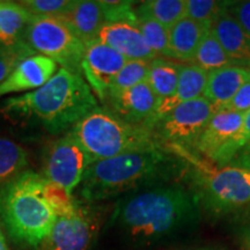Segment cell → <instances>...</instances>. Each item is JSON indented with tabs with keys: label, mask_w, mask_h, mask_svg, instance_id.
I'll return each instance as SVG.
<instances>
[{
	"label": "cell",
	"mask_w": 250,
	"mask_h": 250,
	"mask_svg": "<svg viewBox=\"0 0 250 250\" xmlns=\"http://www.w3.org/2000/svg\"><path fill=\"white\" fill-rule=\"evenodd\" d=\"M199 201L180 187L155 188L126 199L117 221L134 241L151 243L176 235L198 219Z\"/></svg>",
	"instance_id": "cell-1"
},
{
	"label": "cell",
	"mask_w": 250,
	"mask_h": 250,
	"mask_svg": "<svg viewBox=\"0 0 250 250\" xmlns=\"http://www.w3.org/2000/svg\"><path fill=\"white\" fill-rule=\"evenodd\" d=\"M96 108L98 102L83 74L72 73L61 67L40 88L6 100L1 111L34 117L49 132L59 133L76 125Z\"/></svg>",
	"instance_id": "cell-2"
},
{
	"label": "cell",
	"mask_w": 250,
	"mask_h": 250,
	"mask_svg": "<svg viewBox=\"0 0 250 250\" xmlns=\"http://www.w3.org/2000/svg\"><path fill=\"white\" fill-rule=\"evenodd\" d=\"M177 161L164 148L121 154L94 161L81 181L80 193L87 201H101L154 182L176 169Z\"/></svg>",
	"instance_id": "cell-3"
},
{
	"label": "cell",
	"mask_w": 250,
	"mask_h": 250,
	"mask_svg": "<svg viewBox=\"0 0 250 250\" xmlns=\"http://www.w3.org/2000/svg\"><path fill=\"white\" fill-rule=\"evenodd\" d=\"M44 177L24 171L0 189V218L15 242L37 248L48 239L57 215L45 201Z\"/></svg>",
	"instance_id": "cell-4"
},
{
	"label": "cell",
	"mask_w": 250,
	"mask_h": 250,
	"mask_svg": "<svg viewBox=\"0 0 250 250\" xmlns=\"http://www.w3.org/2000/svg\"><path fill=\"white\" fill-rule=\"evenodd\" d=\"M72 133L93 162L125 153L162 148V140L148 127L127 123L107 108H96L74 125Z\"/></svg>",
	"instance_id": "cell-5"
},
{
	"label": "cell",
	"mask_w": 250,
	"mask_h": 250,
	"mask_svg": "<svg viewBox=\"0 0 250 250\" xmlns=\"http://www.w3.org/2000/svg\"><path fill=\"white\" fill-rule=\"evenodd\" d=\"M26 43L35 52L55 61L62 68L83 74L86 45L62 19L34 17L26 33Z\"/></svg>",
	"instance_id": "cell-6"
},
{
	"label": "cell",
	"mask_w": 250,
	"mask_h": 250,
	"mask_svg": "<svg viewBox=\"0 0 250 250\" xmlns=\"http://www.w3.org/2000/svg\"><path fill=\"white\" fill-rule=\"evenodd\" d=\"M197 198L213 212H228L250 204V171L226 167L201 177Z\"/></svg>",
	"instance_id": "cell-7"
},
{
	"label": "cell",
	"mask_w": 250,
	"mask_h": 250,
	"mask_svg": "<svg viewBox=\"0 0 250 250\" xmlns=\"http://www.w3.org/2000/svg\"><path fill=\"white\" fill-rule=\"evenodd\" d=\"M243 115L245 112L217 111L193 146L218 166L226 167L243 147L241 139Z\"/></svg>",
	"instance_id": "cell-8"
},
{
	"label": "cell",
	"mask_w": 250,
	"mask_h": 250,
	"mask_svg": "<svg viewBox=\"0 0 250 250\" xmlns=\"http://www.w3.org/2000/svg\"><path fill=\"white\" fill-rule=\"evenodd\" d=\"M215 112L214 105L204 96H201L175 107L156 123L154 131L162 143L195 145Z\"/></svg>",
	"instance_id": "cell-9"
},
{
	"label": "cell",
	"mask_w": 250,
	"mask_h": 250,
	"mask_svg": "<svg viewBox=\"0 0 250 250\" xmlns=\"http://www.w3.org/2000/svg\"><path fill=\"white\" fill-rule=\"evenodd\" d=\"M92 158L73 133L51 144L44 156V179L61 184L72 193L83 181Z\"/></svg>",
	"instance_id": "cell-10"
},
{
	"label": "cell",
	"mask_w": 250,
	"mask_h": 250,
	"mask_svg": "<svg viewBox=\"0 0 250 250\" xmlns=\"http://www.w3.org/2000/svg\"><path fill=\"white\" fill-rule=\"evenodd\" d=\"M127 59L110 46L95 40L86 46L81 70L93 92L104 102L112 81Z\"/></svg>",
	"instance_id": "cell-11"
},
{
	"label": "cell",
	"mask_w": 250,
	"mask_h": 250,
	"mask_svg": "<svg viewBox=\"0 0 250 250\" xmlns=\"http://www.w3.org/2000/svg\"><path fill=\"white\" fill-rule=\"evenodd\" d=\"M104 102L109 105L108 110L121 120L154 131L159 100L147 81L124 92L108 96Z\"/></svg>",
	"instance_id": "cell-12"
},
{
	"label": "cell",
	"mask_w": 250,
	"mask_h": 250,
	"mask_svg": "<svg viewBox=\"0 0 250 250\" xmlns=\"http://www.w3.org/2000/svg\"><path fill=\"white\" fill-rule=\"evenodd\" d=\"M96 229L92 214L79 204L73 215L57 218L45 240L46 250H88Z\"/></svg>",
	"instance_id": "cell-13"
},
{
	"label": "cell",
	"mask_w": 250,
	"mask_h": 250,
	"mask_svg": "<svg viewBox=\"0 0 250 250\" xmlns=\"http://www.w3.org/2000/svg\"><path fill=\"white\" fill-rule=\"evenodd\" d=\"M123 55L127 61L152 62L156 56L144 39L136 24L126 22L104 23L100 29L98 39Z\"/></svg>",
	"instance_id": "cell-14"
},
{
	"label": "cell",
	"mask_w": 250,
	"mask_h": 250,
	"mask_svg": "<svg viewBox=\"0 0 250 250\" xmlns=\"http://www.w3.org/2000/svg\"><path fill=\"white\" fill-rule=\"evenodd\" d=\"M57 71V62L43 55L28 57L18 65L13 73L0 83V98L11 93L40 88Z\"/></svg>",
	"instance_id": "cell-15"
},
{
	"label": "cell",
	"mask_w": 250,
	"mask_h": 250,
	"mask_svg": "<svg viewBox=\"0 0 250 250\" xmlns=\"http://www.w3.org/2000/svg\"><path fill=\"white\" fill-rule=\"evenodd\" d=\"M210 30L235 66L250 68V37L226 9L215 19Z\"/></svg>",
	"instance_id": "cell-16"
},
{
	"label": "cell",
	"mask_w": 250,
	"mask_h": 250,
	"mask_svg": "<svg viewBox=\"0 0 250 250\" xmlns=\"http://www.w3.org/2000/svg\"><path fill=\"white\" fill-rule=\"evenodd\" d=\"M250 80V68L242 66H227L208 72L204 98L221 110L234 98L247 81Z\"/></svg>",
	"instance_id": "cell-17"
},
{
	"label": "cell",
	"mask_w": 250,
	"mask_h": 250,
	"mask_svg": "<svg viewBox=\"0 0 250 250\" xmlns=\"http://www.w3.org/2000/svg\"><path fill=\"white\" fill-rule=\"evenodd\" d=\"M59 19L71 28L74 35L86 46L98 39L100 29L105 23L101 1L93 0L74 1L73 7Z\"/></svg>",
	"instance_id": "cell-18"
},
{
	"label": "cell",
	"mask_w": 250,
	"mask_h": 250,
	"mask_svg": "<svg viewBox=\"0 0 250 250\" xmlns=\"http://www.w3.org/2000/svg\"><path fill=\"white\" fill-rule=\"evenodd\" d=\"M210 28L208 24L197 22L187 17L175 23L168 29L171 59L193 61L197 49L206 34L210 31Z\"/></svg>",
	"instance_id": "cell-19"
},
{
	"label": "cell",
	"mask_w": 250,
	"mask_h": 250,
	"mask_svg": "<svg viewBox=\"0 0 250 250\" xmlns=\"http://www.w3.org/2000/svg\"><path fill=\"white\" fill-rule=\"evenodd\" d=\"M208 72L203 70L198 65H181L179 83L176 92L169 101L161 104L156 112L155 125L168 112L183 102L191 101L204 95L206 83H208ZM155 127V126H154Z\"/></svg>",
	"instance_id": "cell-20"
},
{
	"label": "cell",
	"mask_w": 250,
	"mask_h": 250,
	"mask_svg": "<svg viewBox=\"0 0 250 250\" xmlns=\"http://www.w3.org/2000/svg\"><path fill=\"white\" fill-rule=\"evenodd\" d=\"M33 18L20 2L0 1V45L11 48L26 42Z\"/></svg>",
	"instance_id": "cell-21"
},
{
	"label": "cell",
	"mask_w": 250,
	"mask_h": 250,
	"mask_svg": "<svg viewBox=\"0 0 250 250\" xmlns=\"http://www.w3.org/2000/svg\"><path fill=\"white\" fill-rule=\"evenodd\" d=\"M180 67V64L158 57L149 62L147 83L159 100V107L169 101L176 92Z\"/></svg>",
	"instance_id": "cell-22"
},
{
	"label": "cell",
	"mask_w": 250,
	"mask_h": 250,
	"mask_svg": "<svg viewBox=\"0 0 250 250\" xmlns=\"http://www.w3.org/2000/svg\"><path fill=\"white\" fill-rule=\"evenodd\" d=\"M134 11L137 15L154 19L167 29H170L187 17V0H148L140 2Z\"/></svg>",
	"instance_id": "cell-23"
},
{
	"label": "cell",
	"mask_w": 250,
	"mask_h": 250,
	"mask_svg": "<svg viewBox=\"0 0 250 250\" xmlns=\"http://www.w3.org/2000/svg\"><path fill=\"white\" fill-rule=\"evenodd\" d=\"M193 61L196 65H198L206 72H212L234 65L232 59L226 54L211 30L206 34L199 44Z\"/></svg>",
	"instance_id": "cell-24"
},
{
	"label": "cell",
	"mask_w": 250,
	"mask_h": 250,
	"mask_svg": "<svg viewBox=\"0 0 250 250\" xmlns=\"http://www.w3.org/2000/svg\"><path fill=\"white\" fill-rule=\"evenodd\" d=\"M28 164L27 152L17 143L0 138V184H5L21 174Z\"/></svg>",
	"instance_id": "cell-25"
},
{
	"label": "cell",
	"mask_w": 250,
	"mask_h": 250,
	"mask_svg": "<svg viewBox=\"0 0 250 250\" xmlns=\"http://www.w3.org/2000/svg\"><path fill=\"white\" fill-rule=\"evenodd\" d=\"M138 22L137 27L142 31L144 39L152 51L156 56H162V57L170 58V49H169V33L166 27L155 21L154 19L146 17V15H137Z\"/></svg>",
	"instance_id": "cell-26"
},
{
	"label": "cell",
	"mask_w": 250,
	"mask_h": 250,
	"mask_svg": "<svg viewBox=\"0 0 250 250\" xmlns=\"http://www.w3.org/2000/svg\"><path fill=\"white\" fill-rule=\"evenodd\" d=\"M149 62L147 61H127L112 81L107 98L147 81Z\"/></svg>",
	"instance_id": "cell-27"
},
{
	"label": "cell",
	"mask_w": 250,
	"mask_h": 250,
	"mask_svg": "<svg viewBox=\"0 0 250 250\" xmlns=\"http://www.w3.org/2000/svg\"><path fill=\"white\" fill-rule=\"evenodd\" d=\"M43 193H44L45 201L48 202L57 218L70 217L77 212L79 203L72 197V193L68 192L61 184L44 179Z\"/></svg>",
	"instance_id": "cell-28"
},
{
	"label": "cell",
	"mask_w": 250,
	"mask_h": 250,
	"mask_svg": "<svg viewBox=\"0 0 250 250\" xmlns=\"http://www.w3.org/2000/svg\"><path fill=\"white\" fill-rule=\"evenodd\" d=\"M226 5L227 2L214 0H187V18L211 27Z\"/></svg>",
	"instance_id": "cell-29"
},
{
	"label": "cell",
	"mask_w": 250,
	"mask_h": 250,
	"mask_svg": "<svg viewBox=\"0 0 250 250\" xmlns=\"http://www.w3.org/2000/svg\"><path fill=\"white\" fill-rule=\"evenodd\" d=\"M31 56H35V51L26 42L11 48L0 45V83L13 73L21 62Z\"/></svg>",
	"instance_id": "cell-30"
},
{
	"label": "cell",
	"mask_w": 250,
	"mask_h": 250,
	"mask_svg": "<svg viewBox=\"0 0 250 250\" xmlns=\"http://www.w3.org/2000/svg\"><path fill=\"white\" fill-rule=\"evenodd\" d=\"M34 17L62 18L73 7L72 0H23L20 1Z\"/></svg>",
	"instance_id": "cell-31"
},
{
	"label": "cell",
	"mask_w": 250,
	"mask_h": 250,
	"mask_svg": "<svg viewBox=\"0 0 250 250\" xmlns=\"http://www.w3.org/2000/svg\"><path fill=\"white\" fill-rule=\"evenodd\" d=\"M132 1H104L102 0L101 5L104 11L105 23L126 22L136 24L138 22L136 11L133 8Z\"/></svg>",
	"instance_id": "cell-32"
},
{
	"label": "cell",
	"mask_w": 250,
	"mask_h": 250,
	"mask_svg": "<svg viewBox=\"0 0 250 250\" xmlns=\"http://www.w3.org/2000/svg\"><path fill=\"white\" fill-rule=\"evenodd\" d=\"M226 12L250 37V1H227Z\"/></svg>",
	"instance_id": "cell-33"
},
{
	"label": "cell",
	"mask_w": 250,
	"mask_h": 250,
	"mask_svg": "<svg viewBox=\"0 0 250 250\" xmlns=\"http://www.w3.org/2000/svg\"><path fill=\"white\" fill-rule=\"evenodd\" d=\"M250 109V80L237 90L234 98L221 110L246 112Z\"/></svg>",
	"instance_id": "cell-34"
},
{
	"label": "cell",
	"mask_w": 250,
	"mask_h": 250,
	"mask_svg": "<svg viewBox=\"0 0 250 250\" xmlns=\"http://www.w3.org/2000/svg\"><path fill=\"white\" fill-rule=\"evenodd\" d=\"M227 166L250 171V142L247 143L246 145L236 153V155L234 156Z\"/></svg>",
	"instance_id": "cell-35"
},
{
	"label": "cell",
	"mask_w": 250,
	"mask_h": 250,
	"mask_svg": "<svg viewBox=\"0 0 250 250\" xmlns=\"http://www.w3.org/2000/svg\"><path fill=\"white\" fill-rule=\"evenodd\" d=\"M241 139H242L243 146H245L247 143L250 142V109L249 110H247L245 112V115H243Z\"/></svg>",
	"instance_id": "cell-36"
},
{
	"label": "cell",
	"mask_w": 250,
	"mask_h": 250,
	"mask_svg": "<svg viewBox=\"0 0 250 250\" xmlns=\"http://www.w3.org/2000/svg\"><path fill=\"white\" fill-rule=\"evenodd\" d=\"M242 242L246 250H250V228L246 229L245 233L242 234Z\"/></svg>",
	"instance_id": "cell-37"
},
{
	"label": "cell",
	"mask_w": 250,
	"mask_h": 250,
	"mask_svg": "<svg viewBox=\"0 0 250 250\" xmlns=\"http://www.w3.org/2000/svg\"><path fill=\"white\" fill-rule=\"evenodd\" d=\"M0 250H9L7 243H6L4 234H2V232H1V229H0Z\"/></svg>",
	"instance_id": "cell-38"
},
{
	"label": "cell",
	"mask_w": 250,
	"mask_h": 250,
	"mask_svg": "<svg viewBox=\"0 0 250 250\" xmlns=\"http://www.w3.org/2000/svg\"><path fill=\"white\" fill-rule=\"evenodd\" d=\"M201 250H210V249H201Z\"/></svg>",
	"instance_id": "cell-39"
}]
</instances>
